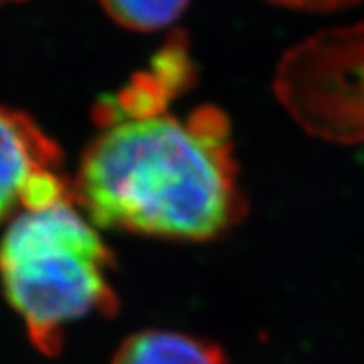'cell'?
<instances>
[{
    "label": "cell",
    "instance_id": "obj_1",
    "mask_svg": "<svg viewBox=\"0 0 364 364\" xmlns=\"http://www.w3.org/2000/svg\"><path fill=\"white\" fill-rule=\"evenodd\" d=\"M194 82L183 32H174L119 91L92 107L97 135L73 180L92 224L171 240H211L242 220L246 198L226 113L172 109Z\"/></svg>",
    "mask_w": 364,
    "mask_h": 364
},
{
    "label": "cell",
    "instance_id": "obj_2",
    "mask_svg": "<svg viewBox=\"0 0 364 364\" xmlns=\"http://www.w3.org/2000/svg\"><path fill=\"white\" fill-rule=\"evenodd\" d=\"M113 255L73 198L18 213L0 240V283L28 338L46 355L63 346L67 328L119 309Z\"/></svg>",
    "mask_w": 364,
    "mask_h": 364
},
{
    "label": "cell",
    "instance_id": "obj_3",
    "mask_svg": "<svg viewBox=\"0 0 364 364\" xmlns=\"http://www.w3.org/2000/svg\"><path fill=\"white\" fill-rule=\"evenodd\" d=\"M274 91L313 137L364 143V24L311 36L277 65Z\"/></svg>",
    "mask_w": 364,
    "mask_h": 364
},
{
    "label": "cell",
    "instance_id": "obj_4",
    "mask_svg": "<svg viewBox=\"0 0 364 364\" xmlns=\"http://www.w3.org/2000/svg\"><path fill=\"white\" fill-rule=\"evenodd\" d=\"M70 198L58 143L30 115L0 106V224Z\"/></svg>",
    "mask_w": 364,
    "mask_h": 364
},
{
    "label": "cell",
    "instance_id": "obj_5",
    "mask_svg": "<svg viewBox=\"0 0 364 364\" xmlns=\"http://www.w3.org/2000/svg\"><path fill=\"white\" fill-rule=\"evenodd\" d=\"M111 364H228L218 344L180 331L146 329L129 335Z\"/></svg>",
    "mask_w": 364,
    "mask_h": 364
},
{
    "label": "cell",
    "instance_id": "obj_6",
    "mask_svg": "<svg viewBox=\"0 0 364 364\" xmlns=\"http://www.w3.org/2000/svg\"><path fill=\"white\" fill-rule=\"evenodd\" d=\"M115 23L135 32H154L174 23L189 0H100Z\"/></svg>",
    "mask_w": 364,
    "mask_h": 364
},
{
    "label": "cell",
    "instance_id": "obj_7",
    "mask_svg": "<svg viewBox=\"0 0 364 364\" xmlns=\"http://www.w3.org/2000/svg\"><path fill=\"white\" fill-rule=\"evenodd\" d=\"M276 4L289 6L296 9H309V11H328V9H337L342 6H348L357 0H272Z\"/></svg>",
    "mask_w": 364,
    "mask_h": 364
}]
</instances>
